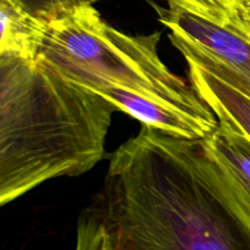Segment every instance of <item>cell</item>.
<instances>
[{
    "instance_id": "11",
    "label": "cell",
    "mask_w": 250,
    "mask_h": 250,
    "mask_svg": "<svg viewBox=\"0 0 250 250\" xmlns=\"http://www.w3.org/2000/svg\"><path fill=\"white\" fill-rule=\"evenodd\" d=\"M241 17L243 21L250 27V0H247L246 4L243 5L241 10Z\"/></svg>"
},
{
    "instance_id": "10",
    "label": "cell",
    "mask_w": 250,
    "mask_h": 250,
    "mask_svg": "<svg viewBox=\"0 0 250 250\" xmlns=\"http://www.w3.org/2000/svg\"><path fill=\"white\" fill-rule=\"evenodd\" d=\"M98 1L100 0H20L29 14L45 23L56 21L78 7Z\"/></svg>"
},
{
    "instance_id": "8",
    "label": "cell",
    "mask_w": 250,
    "mask_h": 250,
    "mask_svg": "<svg viewBox=\"0 0 250 250\" xmlns=\"http://www.w3.org/2000/svg\"><path fill=\"white\" fill-rule=\"evenodd\" d=\"M188 67L189 82L217 119L227 121L250 138L249 98L199 66L188 63Z\"/></svg>"
},
{
    "instance_id": "1",
    "label": "cell",
    "mask_w": 250,
    "mask_h": 250,
    "mask_svg": "<svg viewBox=\"0 0 250 250\" xmlns=\"http://www.w3.org/2000/svg\"><path fill=\"white\" fill-rule=\"evenodd\" d=\"M75 250H250V222L203 139L143 126L110 156Z\"/></svg>"
},
{
    "instance_id": "5",
    "label": "cell",
    "mask_w": 250,
    "mask_h": 250,
    "mask_svg": "<svg viewBox=\"0 0 250 250\" xmlns=\"http://www.w3.org/2000/svg\"><path fill=\"white\" fill-rule=\"evenodd\" d=\"M94 93L112 103L119 111L138 120L143 126L153 127L170 136L203 139L217 127L170 105L122 88H102Z\"/></svg>"
},
{
    "instance_id": "2",
    "label": "cell",
    "mask_w": 250,
    "mask_h": 250,
    "mask_svg": "<svg viewBox=\"0 0 250 250\" xmlns=\"http://www.w3.org/2000/svg\"><path fill=\"white\" fill-rule=\"evenodd\" d=\"M112 103L41 59L0 55V204L105 158Z\"/></svg>"
},
{
    "instance_id": "6",
    "label": "cell",
    "mask_w": 250,
    "mask_h": 250,
    "mask_svg": "<svg viewBox=\"0 0 250 250\" xmlns=\"http://www.w3.org/2000/svg\"><path fill=\"white\" fill-rule=\"evenodd\" d=\"M250 222V138L227 121L203 138Z\"/></svg>"
},
{
    "instance_id": "7",
    "label": "cell",
    "mask_w": 250,
    "mask_h": 250,
    "mask_svg": "<svg viewBox=\"0 0 250 250\" xmlns=\"http://www.w3.org/2000/svg\"><path fill=\"white\" fill-rule=\"evenodd\" d=\"M0 55L36 60L48 23L29 14L20 0H0Z\"/></svg>"
},
{
    "instance_id": "3",
    "label": "cell",
    "mask_w": 250,
    "mask_h": 250,
    "mask_svg": "<svg viewBox=\"0 0 250 250\" xmlns=\"http://www.w3.org/2000/svg\"><path fill=\"white\" fill-rule=\"evenodd\" d=\"M160 32L131 36L110 26L93 5L50 22L38 58L90 90L122 88L219 125L192 83L173 73L158 51Z\"/></svg>"
},
{
    "instance_id": "9",
    "label": "cell",
    "mask_w": 250,
    "mask_h": 250,
    "mask_svg": "<svg viewBox=\"0 0 250 250\" xmlns=\"http://www.w3.org/2000/svg\"><path fill=\"white\" fill-rule=\"evenodd\" d=\"M247 0H167L168 4L185 9L221 26H234L242 21L241 10Z\"/></svg>"
},
{
    "instance_id": "4",
    "label": "cell",
    "mask_w": 250,
    "mask_h": 250,
    "mask_svg": "<svg viewBox=\"0 0 250 250\" xmlns=\"http://www.w3.org/2000/svg\"><path fill=\"white\" fill-rule=\"evenodd\" d=\"M159 20L188 63L212 73L250 99V27L242 21L221 26L168 4Z\"/></svg>"
}]
</instances>
